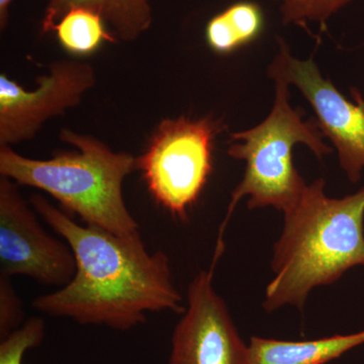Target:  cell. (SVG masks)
Instances as JSON below:
<instances>
[{
	"label": "cell",
	"mask_w": 364,
	"mask_h": 364,
	"mask_svg": "<svg viewBox=\"0 0 364 364\" xmlns=\"http://www.w3.org/2000/svg\"><path fill=\"white\" fill-rule=\"evenodd\" d=\"M30 203L70 246L76 262L66 286L33 299L36 310L119 331L144 324L148 313L184 312L168 256L150 253L140 233L119 236L82 226L41 195L31 196Z\"/></svg>",
	"instance_id": "6da1fadb"
},
{
	"label": "cell",
	"mask_w": 364,
	"mask_h": 364,
	"mask_svg": "<svg viewBox=\"0 0 364 364\" xmlns=\"http://www.w3.org/2000/svg\"><path fill=\"white\" fill-rule=\"evenodd\" d=\"M284 215V229L273 247V279L263 301L268 313L286 306L301 310L314 289L364 265V188L332 198L318 178Z\"/></svg>",
	"instance_id": "7a4b0ae2"
},
{
	"label": "cell",
	"mask_w": 364,
	"mask_h": 364,
	"mask_svg": "<svg viewBox=\"0 0 364 364\" xmlns=\"http://www.w3.org/2000/svg\"><path fill=\"white\" fill-rule=\"evenodd\" d=\"M60 140L76 151L40 160L0 146V174L53 196L88 226L119 236L140 233L123 196L124 179L136 169V158L68 129H62Z\"/></svg>",
	"instance_id": "3957f363"
},
{
	"label": "cell",
	"mask_w": 364,
	"mask_h": 364,
	"mask_svg": "<svg viewBox=\"0 0 364 364\" xmlns=\"http://www.w3.org/2000/svg\"><path fill=\"white\" fill-rule=\"evenodd\" d=\"M274 82V104L267 119L230 136L235 143L230 144L227 154L243 160L246 167L243 178L232 193L217 247L224 248L223 234L237 203L245 196H249L250 210L273 207L284 213L296 203L308 184L294 167V146L304 144L320 160L332 153L316 119L305 121L301 109L291 107L289 85L280 79Z\"/></svg>",
	"instance_id": "277c9868"
},
{
	"label": "cell",
	"mask_w": 364,
	"mask_h": 364,
	"mask_svg": "<svg viewBox=\"0 0 364 364\" xmlns=\"http://www.w3.org/2000/svg\"><path fill=\"white\" fill-rule=\"evenodd\" d=\"M225 126L212 117L165 119L136 158L151 196L181 220L200 198L213 171L215 140Z\"/></svg>",
	"instance_id": "5b68a950"
},
{
	"label": "cell",
	"mask_w": 364,
	"mask_h": 364,
	"mask_svg": "<svg viewBox=\"0 0 364 364\" xmlns=\"http://www.w3.org/2000/svg\"><path fill=\"white\" fill-rule=\"evenodd\" d=\"M279 53L268 67L273 80L296 86L315 112L323 136L338 155L340 166L351 182H358L364 170V98L351 90L352 100L344 97L330 79L323 77L312 57L294 58L284 40H277Z\"/></svg>",
	"instance_id": "8992f818"
},
{
	"label": "cell",
	"mask_w": 364,
	"mask_h": 364,
	"mask_svg": "<svg viewBox=\"0 0 364 364\" xmlns=\"http://www.w3.org/2000/svg\"><path fill=\"white\" fill-rule=\"evenodd\" d=\"M30 205L18 183L0 177V275L66 286L75 274L74 254L68 244L45 231Z\"/></svg>",
	"instance_id": "52a82bcc"
},
{
	"label": "cell",
	"mask_w": 364,
	"mask_h": 364,
	"mask_svg": "<svg viewBox=\"0 0 364 364\" xmlns=\"http://www.w3.org/2000/svg\"><path fill=\"white\" fill-rule=\"evenodd\" d=\"M37 82L36 90H26L0 74V146L32 140L51 117L77 107L97 83V75L87 62L60 60Z\"/></svg>",
	"instance_id": "ba28073f"
},
{
	"label": "cell",
	"mask_w": 364,
	"mask_h": 364,
	"mask_svg": "<svg viewBox=\"0 0 364 364\" xmlns=\"http://www.w3.org/2000/svg\"><path fill=\"white\" fill-rule=\"evenodd\" d=\"M217 261L193 277L171 339L169 364H249V347L213 286Z\"/></svg>",
	"instance_id": "9c48e42d"
},
{
	"label": "cell",
	"mask_w": 364,
	"mask_h": 364,
	"mask_svg": "<svg viewBox=\"0 0 364 364\" xmlns=\"http://www.w3.org/2000/svg\"><path fill=\"white\" fill-rule=\"evenodd\" d=\"M72 9H85L102 16L117 40L133 42L153 23L150 0H49L42 21V33L53 32L60 18Z\"/></svg>",
	"instance_id": "30bf717a"
},
{
	"label": "cell",
	"mask_w": 364,
	"mask_h": 364,
	"mask_svg": "<svg viewBox=\"0 0 364 364\" xmlns=\"http://www.w3.org/2000/svg\"><path fill=\"white\" fill-rule=\"evenodd\" d=\"M361 344H364V330L310 341L254 336L248 345L249 364H325Z\"/></svg>",
	"instance_id": "8fae6325"
},
{
	"label": "cell",
	"mask_w": 364,
	"mask_h": 364,
	"mask_svg": "<svg viewBox=\"0 0 364 364\" xmlns=\"http://www.w3.org/2000/svg\"><path fill=\"white\" fill-rule=\"evenodd\" d=\"M264 26V14L259 4L236 2L208 21L205 42L215 54L229 55L257 40Z\"/></svg>",
	"instance_id": "7c38bea8"
},
{
	"label": "cell",
	"mask_w": 364,
	"mask_h": 364,
	"mask_svg": "<svg viewBox=\"0 0 364 364\" xmlns=\"http://www.w3.org/2000/svg\"><path fill=\"white\" fill-rule=\"evenodd\" d=\"M102 16L85 9H72L53 28L61 47L74 56L93 54L105 42L116 43L117 37L107 30Z\"/></svg>",
	"instance_id": "4fadbf2b"
},
{
	"label": "cell",
	"mask_w": 364,
	"mask_h": 364,
	"mask_svg": "<svg viewBox=\"0 0 364 364\" xmlns=\"http://www.w3.org/2000/svg\"><path fill=\"white\" fill-rule=\"evenodd\" d=\"M280 4V14L284 25L316 23L324 28L330 18L352 0H273Z\"/></svg>",
	"instance_id": "5bb4252c"
},
{
	"label": "cell",
	"mask_w": 364,
	"mask_h": 364,
	"mask_svg": "<svg viewBox=\"0 0 364 364\" xmlns=\"http://www.w3.org/2000/svg\"><path fill=\"white\" fill-rule=\"evenodd\" d=\"M46 335L45 321L32 317L0 341V364H23L26 352L40 346Z\"/></svg>",
	"instance_id": "9a60e30c"
},
{
	"label": "cell",
	"mask_w": 364,
	"mask_h": 364,
	"mask_svg": "<svg viewBox=\"0 0 364 364\" xmlns=\"http://www.w3.org/2000/svg\"><path fill=\"white\" fill-rule=\"evenodd\" d=\"M23 308L11 282V277L0 275V339L23 324Z\"/></svg>",
	"instance_id": "2e32d148"
},
{
	"label": "cell",
	"mask_w": 364,
	"mask_h": 364,
	"mask_svg": "<svg viewBox=\"0 0 364 364\" xmlns=\"http://www.w3.org/2000/svg\"><path fill=\"white\" fill-rule=\"evenodd\" d=\"M13 0H0V28H6L9 18V9Z\"/></svg>",
	"instance_id": "e0dca14e"
}]
</instances>
